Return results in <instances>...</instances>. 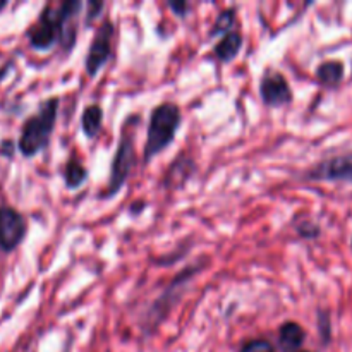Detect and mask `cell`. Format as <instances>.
<instances>
[{
	"label": "cell",
	"mask_w": 352,
	"mask_h": 352,
	"mask_svg": "<svg viewBox=\"0 0 352 352\" xmlns=\"http://www.w3.org/2000/svg\"><path fill=\"white\" fill-rule=\"evenodd\" d=\"M82 2L65 0L58 6H47L41 10L36 24L28 31L30 47L38 52H47L60 43L65 50H71L76 43V16L81 12Z\"/></svg>",
	"instance_id": "6da1fadb"
},
{
	"label": "cell",
	"mask_w": 352,
	"mask_h": 352,
	"mask_svg": "<svg viewBox=\"0 0 352 352\" xmlns=\"http://www.w3.org/2000/svg\"><path fill=\"white\" fill-rule=\"evenodd\" d=\"M58 105H60V100L57 96H50L40 103L33 116L24 120L19 141H17V148L23 157H36L48 146L55 124H57Z\"/></svg>",
	"instance_id": "7a4b0ae2"
},
{
	"label": "cell",
	"mask_w": 352,
	"mask_h": 352,
	"mask_svg": "<svg viewBox=\"0 0 352 352\" xmlns=\"http://www.w3.org/2000/svg\"><path fill=\"white\" fill-rule=\"evenodd\" d=\"M182 124L181 107L174 102L158 103L150 113L148 119L146 141L143 148V162L153 160L157 155H160L165 148L170 146L175 140L179 127Z\"/></svg>",
	"instance_id": "3957f363"
},
{
	"label": "cell",
	"mask_w": 352,
	"mask_h": 352,
	"mask_svg": "<svg viewBox=\"0 0 352 352\" xmlns=\"http://www.w3.org/2000/svg\"><path fill=\"white\" fill-rule=\"evenodd\" d=\"M134 164H136V151H134V136L133 133L124 127L120 140L117 143L116 153H113L112 164H110V175L107 188L103 189L100 198L102 199H112L117 196V192L124 188L126 181L129 179L131 172H133Z\"/></svg>",
	"instance_id": "277c9868"
},
{
	"label": "cell",
	"mask_w": 352,
	"mask_h": 352,
	"mask_svg": "<svg viewBox=\"0 0 352 352\" xmlns=\"http://www.w3.org/2000/svg\"><path fill=\"white\" fill-rule=\"evenodd\" d=\"M201 268V261H198L196 265H191V267H186L184 270L168 284V287H165V291L162 292L160 298H158L157 301L151 305V308L148 309L146 316H144V323H146L144 329H150V332H153V330L167 318V315L172 311V308H174V302L177 301L179 296L186 291L188 282L191 280Z\"/></svg>",
	"instance_id": "5b68a950"
},
{
	"label": "cell",
	"mask_w": 352,
	"mask_h": 352,
	"mask_svg": "<svg viewBox=\"0 0 352 352\" xmlns=\"http://www.w3.org/2000/svg\"><path fill=\"white\" fill-rule=\"evenodd\" d=\"M113 33H116V26L112 21L107 17L102 21L95 31L91 43H89L88 54H86V72L89 78H95L100 72V69L109 62L110 55H112V45H113Z\"/></svg>",
	"instance_id": "8992f818"
},
{
	"label": "cell",
	"mask_w": 352,
	"mask_h": 352,
	"mask_svg": "<svg viewBox=\"0 0 352 352\" xmlns=\"http://www.w3.org/2000/svg\"><path fill=\"white\" fill-rule=\"evenodd\" d=\"M305 179H308V181L349 182L352 184V151L333 155V157L318 162L305 172Z\"/></svg>",
	"instance_id": "52a82bcc"
},
{
	"label": "cell",
	"mask_w": 352,
	"mask_h": 352,
	"mask_svg": "<svg viewBox=\"0 0 352 352\" xmlns=\"http://www.w3.org/2000/svg\"><path fill=\"white\" fill-rule=\"evenodd\" d=\"M26 219L12 206H0V250L10 253L26 237Z\"/></svg>",
	"instance_id": "ba28073f"
},
{
	"label": "cell",
	"mask_w": 352,
	"mask_h": 352,
	"mask_svg": "<svg viewBox=\"0 0 352 352\" xmlns=\"http://www.w3.org/2000/svg\"><path fill=\"white\" fill-rule=\"evenodd\" d=\"M260 96L261 102L272 109L285 107L292 102V88L287 78L275 69H268L260 79Z\"/></svg>",
	"instance_id": "9c48e42d"
},
{
	"label": "cell",
	"mask_w": 352,
	"mask_h": 352,
	"mask_svg": "<svg viewBox=\"0 0 352 352\" xmlns=\"http://www.w3.org/2000/svg\"><path fill=\"white\" fill-rule=\"evenodd\" d=\"M196 172V164L191 157H188L186 153H181L174 162L170 164V167L165 172L164 179H162V184L167 189L181 188L189 177Z\"/></svg>",
	"instance_id": "30bf717a"
},
{
	"label": "cell",
	"mask_w": 352,
	"mask_h": 352,
	"mask_svg": "<svg viewBox=\"0 0 352 352\" xmlns=\"http://www.w3.org/2000/svg\"><path fill=\"white\" fill-rule=\"evenodd\" d=\"M306 330L298 322H285L278 329V346L285 352H298L305 346Z\"/></svg>",
	"instance_id": "8fae6325"
},
{
	"label": "cell",
	"mask_w": 352,
	"mask_h": 352,
	"mask_svg": "<svg viewBox=\"0 0 352 352\" xmlns=\"http://www.w3.org/2000/svg\"><path fill=\"white\" fill-rule=\"evenodd\" d=\"M243 34L239 31H230V33L223 34L222 40L213 47V55L219 62L227 64V62L234 60L239 55L241 48H243Z\"/></svg>",
	"instance_id": "7c38bea8"
},
{
	"label": "cell",
	"mask_w": 352,
	"mask_h": 352,
	"mask_svg": "<svg viewBox=\"0 0 352 352\" xmlns=\"http://www.w3.org/2000/svg\"><path fill=\"white\" fill-rule=\"evenodd\" d=\"M103 126V109L98 103H89L81 113V129L88 138H96Z\"/></svg>",
	"instance_id": "4fadbf2b"
},
{
	"label": "cell",
	"mask_w": 352,
	"mask_h": 352,
	"mask_svg": "<svg viewBox=\"0 0 352 352\" xmlns=\"http://www.w3.org/2000/svg\"><path fill=\"white\" fill-rule=\"evenodd\" d=\"M344 64L340 60H325L316 67V79L327 88L339 86L344 79Z\"/></svg>",
	"instance_id": "5bb4252c"
},
{
	"label": "cell",
	"mask_w": 352,
	"mask_h": 352,
	"mask_svg": "<svg viewBox=\"0 0 352 352\" xmlns=\"http://www.w3.org/2000/svg\"><path fill=\"white\" fill-rule=\"evenodd\" d=\"M88 168L81 164L79 160H71L65 164L64 167V184L69 191H76L81 188L86 181H88Z\"/></svg>",
	"instance_id": "9a60e30c"
},
{
	"label": "cell",
	"mask_w": 352,
	"mask_h": 352,
	"mask_svg": "<svg viewBox=\"0 0 352 352\" xmlns=\"http://www.w3.org/2000/svg\"><path fill=\"white\" fill-rule=\"evenodd\" d=\"M234 24H236V9H226L219 14L215 19V24L212 28V36L215 34H227L232 31Z\"/></svg>",
	"instance_id": "2e32d148"
},
{
	"label": "cell",
	"mask_w": 352,
	"mask_h": 352,
	"mask_svg": "<svg viewBox=\"0 0 352 352\" xmlns=\"http://www.w3.org/2000/svg\"><path fill=\"white\" fill-rule=\"evenodd\" d=\"M318 332L320 337L323 340V346H329V342L332 340V320H330L329 311H318Z\"/></svg>",
	"instance_id": "e0dca14e"
},
{
	"label": "cell",
	"mask_w": 352,
	"mask_h": 352,
	"mask_svg": "<svg viewBox=\"0 0 352 352\" xmlns=\"http://www.w3.org/2000/svg\"><path fill=\"white\" fill-rule=\"evenodd\" d=\"M239 352H277V349L267 339H251L241 346Z\"/></svg>",
	"instance_id": "ac0fdd59"
},
{
	"label": "cell",
	"mask_w": 352,
	"mask_h": 352,
	"mask_svg": "<svg viewBox=\"0 0 352 352\" xmlns=\"http://www.w3.org/2000/svg\"><path fill=\"white\" fill-rule=\"evenodd\" d=\"M296 230H298V234L302 239H316V237H320V234H322L320 226L316 222H313V220H301V222L296 226Z\"/></svg>",
	"instance_id": "d6986e66"
},
{
	"label": "cell",
	"mask_w": 352,
	"mask_h": 352,
	"mask_svg": "<svg viewBox=\"0 0 352 352\" xmlns=\"http://www.w3.org/2000/svg\"><path fill=\"white\" fill-rule=\"evenodd\" d=\"M105 7V3L103 2H95V0H91V2H88V16H86V19L89 21L93 19V17H96L100 14V10Z\"/></svg>",
	"instance_id": "ffe728a7"
},
{
	"label": "cell",
	"mask_w": 352,
	"mask_h": 352,
	"mask_svg": "<svg viewBox=\"0 0 352 352\" xmlns=\"http://www.w3.org/2000/svg\"><path fill=\"white\" fill-rule=\"evenodd\" d=\"M168 7H170V9L174 10V12L177 14V16H181V17H184L186 12H188V3H184V2H177V3L168 2Z\"/></svg>",
	"instance_id": "44dd1931"
},
{
	"label": "cell",
	"mask_w": 352,
	"mask_h": 352,
	"mask_svg": "<svg viewBox=\"0 0 352 352\" xmlns=\"http://www.w3.org/2000/svg\"><path fill=\"white\" fill-rule=\"evenodd\" d=\"M6 6H7V2H0V9H3Z\"/></svg>",
	"instance_id": "7402d4cb"
},
{
	"label": "cell",
	"mask_w": 352,
	"mask_h": 352,
	"mask_svg": "<svg viewBox=\"0 0 352 352\" xmlns=\"http://www.w3.org/2000/svg\"><path fill=\"white\" fill-rule=\"evenodd\" d=\"M298 352H311V351H298Z\"/></svg>",
	"instance_id": "603a6c76"
},
{
	"label": "cell",
	"mask_w": 352,
	"mask_h": 352,
	"mask_svg": "<svg viewBox=\"0 0 352 352\" xmlns=\"http://www.w3.org/2000/svg\"><path fill=\"white\" fill-rule=\"evenodd\" d=\"M351 246H352V241H351Z\"/></svg>",
	"instance_id": "cb8c5ba5"
}]
</instances>
